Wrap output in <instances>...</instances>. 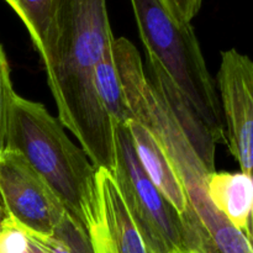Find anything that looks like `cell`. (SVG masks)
Segmentation results:
<instances>
[{
    "instance_id": "cell-1",
    "label": "cell",
    "mask_w": 253,
    "mask_h": 253,
    "mask_svg": "<svg viewBox=\"0 0 253 253\" xmlns=\"http://www.w3.org/2000/svg\"><path fill=\"white\" fill-rule=\"evenodd\" d=\"M115 37L106 0H54L53 22L40 53L58 120L96 169L113 173L115 126L98 98L94 73Z\"/></svg>"
},
{
    "instance_id": "cell-2",
    "label": "cell",
    "mask_w": 253,
    "mask_h": 253,
    "mask_svg": "<svg viewBox=\"0 0 253 253\" xmlns=\"http://www.w3.org/2000/svg\"><path fill=\"white\" fill-rule=\"evenodd\" d=\"M6 148L20 153L49 185L67 214L88 231L95 219L96 169L63 125L37 101L15 94Z\"/></svg>"
},
{
    "instance_id": "cell-3",
    "label": "cell",
    "mask_w": 253,
    "mask_h": 253,
    "mask_svg": "<svg viewBox=\"0 0 253 253\" xmlns=\"http://www.w3.org/2000/svg\"><path fill=\"white\" fill-rule=\"evenodd\" d=\"M148 59L156 62L193 106L217 143H226L219 94L190 22L163 0H131Z\"/></svg>"
},
{
    "instance_id": "cell-4",
    "label": "cell",
    "mask_w": 253,
    "mask_h": 253,
    "mask_svg": "<svg viewBox=\"0 0 253 253\" xmlns=\"http://www.w3.org/2000/svg\"><path fill=\"white\" fill-rule=\"evenodd\" d=\"M115 167L111 174L148 251L193 253L184 220L148 179L127 125H115Z\"/></svg>"
},
{
    "instance_id": "cell-5",
    "label": "cell",
    "mask_w": 253,
    "mask_h": 253,
    "mask_svg": "<svg viewBox=\"0 0 253 253\" xmlns=\"http://www.w3.org/2000/svg\"><path fill=\"white\" fill-rule=\"evenodd\" d=\"M0 205L29 234L40 236L54 234L67 215L43 178L9 148L0 152Z\"/></svg>"
},
{
    "instance_id": "cell-6",
    "label": "cell",
    "mask_w": 253,
    "mask_h": 253,
    "mask_svg": "<svg viewBox=\"0 0 253 253\" xmlns=\"http://www.w3.org/2000/svg\"><path fill=\"white\" fill-rule=\"evenodd\" d=\"M217 89L229 150L240 170H253V59L231 48L221 52Z\"/></svg>"
},
{
    "instance_id": "cell-7",
    "label": "cell",
    "mask_w": 253,
    "mask_h": 253,
    "mask_svg": "<svg viewBox=\"0 0 253 253\" xmlns=\"http://www.w3.org/2000/svg\"><path fill=\"white\" fill-rule=\"evenodd\" d=\"M95 219L88 230L94 253H151L136 229L109 170L96 172Z\"/></svg>"
},
{
    "instance_id": "cell-8",
    "label": "cell",
    "mask_w": 253,
    "mask_h": 253,
    "mask_svg": "<svg viewBox=\"0 0 253 253\" xmlns=\"http://www.w3.org/2000/svg\"><path fill=\"white\" fill-rule=\"evenodd\" d=\"M148 66H150L148 78L157 88V90L162 94L168 108L170 109L175 120L182 127L183 132L185 133L189 142L194 147L195 152L209 168V170L216 172L215 170V151H216L217 142L214 136L203 123L202 119L198 116L193 106L188 103L187 99L173 84L169 77L165 73V71L151 59H148Z\"/></svg>"
},
{
    "instance_id": "cell-9",
    "label": "cell",
    "mask_w": 253,
    "mask_h": 253,
    "mask_svg": "<svg viewBox=\"0 0 253 253\" xmlns=\"http://www.w3.org/2000/svg\"><path fill=\"white\" fill-rule=\"evenodd\" d=\"M208 195L214 207L250 239L253 216L252 175L241 170L211 173L208 179Z\"/></svg>"
},
{
    "instance_id": "cell-10",
    "label": "cell",
    "mask_w": 253,
    "mask_h": 253,
    "mask_svg": "<svg viewBox=\"0 0 253 253\" xmlns=\"http://www.w3.org/2000/svg\"><path fill=\"white\" fill-rule=\"evenodd\" d=\"M94 84L99 100L105 113L113 121L114 126L127 125L128 121L133 119V114L126 101L120 74L114 57L113 44L104 53L103 58L96 66Z\"/></svg>"
},
{
    "instance_id": "cell-11",
    "label": "cell",
    "mask_w": 253,
    "mask_h": 253,
    "mask_svg": "<svg viewBox=\"0 0 253 253\" xmlns=\"http://www.w3.org/2000/svg\"><path fill=\"white\" fill-rule=\"evenodd\" d=\"M26 27L39 54L43 49L53 22L54 0H4Z\"/></svg>"
},
{
    "instance_id": "cell-12",
    "label": "cell",
    "mask_w": 253,
    "mask_h": 253,
    "mask_svg": "<svg viewBox=\"0 0 253 253\" xmlns=\"http://www.w3.org/2000/svg\"><path fill=\"white\" fill-rule=\"evenodd\" d=\"M15 94L6 54L0 44V152L6 148L7 124Z\"/></svg>"
},
{
    "instance_id": "cell-13",
    "label": "cell",
    "mask_w": 253,
    "mask_h": 253,
    "mask_svg": "<svg viewBox=\"0 0 253 253\" xmlns=\"http://www.w3.org/2000/svg\"><path fill=\"white\" fill-rule=\"evenodd\" d=\"M30 246L29 231L5 214L0 221V253H27Z\"/></svg>"
},
{
    "instance_id": "cell-14",
    "label": "cell",
    "mask_w": 253,
    "mask_h": 253,
    "mask_svg": "<svg viewBox=\"0 0 253 253\" xmlns=\"http://www.w3.org/2000/svg\"><path fill=\"white\" fill-rule=\"evenodd\" d=\"M54 232L66 241L72 253H94L88 231L68 214Z\"/></svg>"
},
{
    "instance_id": "cell-15",
    "label": "cell",
    "mask_w": 253,
    "mask_h": 253,
    "mask_svg": "<svg viewBox=\"0 0 253 253\" xmlns=\"http://www.w3.org/2000/svg\"><path fill=\"white\" fill-rule=\"evenodd\" d=\"M173 16L182 22H190L202 7L203 0H163Z\"/></svg>"
},
{
    "instance_id": "cell-16",
    "label": "cell",
    "mask_w": 253,
    "mask_h": 253,
    "mask_svg": "<svg viewBox=\"0 0 253 253\" xmlns=\"http://www.w3.org/2000/svg\"><path fill=\"white\" fill-rule=\"evenodd\" d=\"M27 253H44V252L42 251V250L40 249L36 244H34V242L31 241V246H30V250L27 251Z\"/></svg>"
},
{
    "instance_id": "cell-17",
    "label": "cell",
    "mask_w": 253,
    "mask_h": 253,
    "mask_svg": "<svg viewBox=\"0 0 253 253\" xmlns=\"http://www.w3.org/2000/svg\"><path fill=\"white\" fill-rule=\"evenodd\" d=\"M252 178H253V170H252ZM250 239H251V242L253 244V216H252V225H251V237H250Z\"/></svg>"
},
{
    "instance_id": "cell-18",
    "label": "cell",
    "mask_w": 253,
    "mask_h": 253,
    "mask_svg": "<svg viewBox=\"0 0 253 253\" xmlns=\"http://www.w3.org/2000/svg\"><path fill=\"white\" fill-rule=\"evenodd\" d=\"M4 210H2V208H1V205H0V221H1V219L2 217H4Z\"/></svg>"
}]
</instances>
